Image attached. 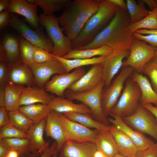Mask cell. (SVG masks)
I'll return each mask as SVG.
<instances>
[{
	"label": "cell",
	"instance_id": "cell-1",
	"mask_svg": "<svg viewBox=\"0 0 157 157\" xmlns=\"http://www.w3.org/2000/svg\"><path fill=\"white\" fill-rule=\"evenodd\" d=\"M130 18L127 10L118 7L109 23L88 44L77 49L83 50L108 47L113 51L129 50L135 38L129 31Z\"/></svg>",
	"mask_w": 157,
	"mask_h": 157
},
{
	"label": "cell",
	"instance_id": "cell-2",
	"mask_svg": "<svg viewBox=\"0 0 157 157\" xmlns=\"http://www.w3.org/2000/svg\"><path fill=\"white\" fill-rule=\"evenodd\" d=\"M99 0L71 1L58 17L65 35L72 41L80 34L85 24L98 9Z\"/></svg>",
	"mask_w": 157,
	"mask_h": 157
},
{
	"label": "cell",
	"instance_id": "cell-3",
	"mask_svg": "<svg viewBox=\"0 0 157 157\" xmlns=\"http://www.w3.org/2000/svg\"><path fill=\"white\" fill-rule=\"evenodd\" d=\"M99 1L98 10L87 21L77 37L72 41L73 49L90 43L114 17L118 7L109 0H100Z\"/></svg>",
	"mask_w": 157,
	"mask_h": 157
},
{
	"label": "cell",
	"instance_id": "cell-4",
	"mask_svg": "<svg viewBox=\"0 0 157 157\" xmlns=\"http://www.w3.org/2000/svg\"><path fill=\"white\" fill-rule=\"evenodd\" d=\"M40 24L46 29L53 43L51 53L55 56L63 57L73 50L72 40L66 35L59 25L58 18L53 15H47L43 13L39 16Z\"/></svg>",
	"mask_w": 157,
	"mask_h": 157
},
{
	"label": "cell",
	"instance_id": "cell-5",
	"mask_svg": "<svg viewBox=\"0 0 157 157\" xmlns=\"http://www.w3.org/2000/svg\"><path fill=\"white\" fill-rule=\"evenodd\" d=\"M125 85L119 99L110 112L111 116L117 115L122 118L128 117L135 113L138 108L142 97L139 85L130 77Z\"/></svg>",
	"mask_w": 157,
	"mask_h": 157
},
{
	"label": "cell",
	"instance_id": "cell-6",
	"mask_svg": "<svg viewBox=\"0 0 157 157\" xmlns=\"http://www.w3.org/2000/svg\"><path fill=\"white\" fill-rule=\"evenodd\" d=\"M104 87L105 83L102 81L95 88L88 92H75L67 89L65 92L64 96L72 100L80 101L85 105L90 110L91 116L94 119L102 124L109 125L102 106V94Z\"/></svg>",
	"mask_w": 157,
	"mask_h": 157
},
{
	"label": "cell",
	"instance_id": "cell-7",
	"mask_svg": "<svg viewBox=\"0 0 157 157\" xmlns=\"http://www.w3.org/2000/svg\"><path fill=\"white\" fill-rule=\"evenodd\" d=\"M157 49V47L135 38L130 47L129 54L123 61L122 67H130L137 73L142 74L145 66L152 60Z\"/></svg>",
	"mask_w": 157,
	"mask_h": 157
},
{
	"label": "cell",
	"instance_id": "cell-8",
	"mask_svg": "<svg viewBox=\"0 0 157 157\" xmlns=\"http://www.w3.org/2000/svg\"><path fill=\"white\" fill-rule=\"evenodd\" d=\"M9 25L33 45L40 47L50 53L52 52L53 44L41 28L35 30L31 28L17 14L13 13H10Z\"/></svg>",
	"mask_w": 157,
	"mask_h": 157
},
{
	"label": "cell",
	"instance_id": "cell-9",
	"mask_svg": "<svg viewBox=\"0 0 157 157\" xmlns=\"http://www.w3.org/2000/svg\"><path fill=\"white\" fill-rule=\"evenodd\" d=\"M122 119L130 127L143 134L149 135L157 142V121L153 114L140 103L135 113Z\"/></svg>",
	"mask_w": 157,
	"mask_h": 157
},
{
	"label": "cell",
	"instance_id": "cell-10",
	"mask_svg": "<svg viewBox=\"0 0 157 157\" xmlns=\"http://www.w3.org/2000/svg\"><path fill=\"white\" fill-rule=\"evenodd\" d=\"M134 71L133 68L130 67H123L110 85L107 88H103L101 104L104 113L107 118L109 115L110 110L117 103L118 99L124 88V84L126 80Z\"/></svg>",
	"mask_w": 157,
	"mask_h": 157
},
{
	"label": "cell",
	"instance_id": "cell-11",
	"mask_svg": "<svg viewBox=\"0 0 157 157\" xmlns=\"http://www.w3.org/2000/svg\"><path fill=\"white\" fill-rule=\"evenodd\" d=\"M61 119L66 140L94 143L99 131L91 129L77 122L72 121L61 113Z\"/></svg>",
	"mask_w": 157,
	"mask_h": 157
},
{
	"label": "cell",
	"instance_id": "cell-12",
	"mask_svg": "<svg viewBox=\"0 0 157 157\" xmlns=\"http://www.w3.org/2000/svg\"><path fill=\"white\" fill-rule=\"evenodd\" d=\"M86 73L84 68L80 67L75 69L70 73L55 75L46 83L45 89L58 97H64L66 90Z\"/></svg>",
	"mask_w": 157,
	"mask_h": 157
},
{
	"label": "cell",
	"instance_id": "cell-13",
	"mask_svg": "<svg viewBox=\"0 0 157 157\" xmlns=\"http://www.w3.org/2000/svg\"><path fill=\"white\" fill-rule=\"evenodd\" d=\"M29 67L33 73L35 83L40 87L45 86L53 75L67 73L63 64L56 58L41 63L33 62Z\"/></svg>",
	"mask_w": 157,
	"mask_h": 157
},
{
	"label": "cell",
	"instance_id": "cell-14",
	"mask_svg": "<svg viewBox=\"0 0 157 157\" xmlns=\"http://www.w3.org/2000/svg\"><path fill=\"white\" fill-rule=\"evenodd\" d=\"M103 63L91 65L88 71L79 79L73 83L67 89L75 92L90 91L102 81Z\"/></svg>",
	"mask_w": 157,
	"mask_h": 157
},
{
	"label": "cell",
	"instance_id": "cell-15",
	"mask_svg": "<svg viewBox=\"0 0 157 157\" xmlns=\"http://www.w3.org/2000/svg\"><path fill=\"white\" fill-rule=\"evenodd\" d=\"M19 38L7 34L0 44V60L6 62L10 66L22 63L19 51Z\"/></svg>",
	"mask_w": 157,
	"mask_h": 157
},
{
	"label": "cell",
	"instance_id": "cell-16",
	"mask_svg": "<svg viewBox=\"0 0 157 157\" xmlns=\"http://www.w3.org/2000/svg\"><path fill=\"white\" fill-rule=\"evenodd\" d=\"M129 53V50L115 51L107 56L103 63L102 81L105 83V88L110 85L114 77L122 67L123 60L127 58Z\"/></svg>",
	"mask_w": 157,
	"mask_h": 157
},
{
	"label": "cell",
	"instance_id": "cell-17",
	"mask_svg": "<svg viewBox=\"0 0 157 157\" xmlns=\"http://www.w3.org/2000/svg\"><path fill=\"white\" fill-rule=\"evenodd\" d=\"M95 144L66 140L59 152V157H93L97 150Z\"/></svg>",
	"mask_w": 157,
	"mask_h": 157
},
{
	"label": "cell",
	"instance_id": "cell-18",
	"mask_svg": "<svg viewBox=\"0 0 157 157\" xmlns=\"http://www.w3.org/2000/svg\"><path fill=\"white\" fill-rule=\"evenodd\" d=\"M113 118H108L109 122L124 133L131 140L138 150L147 149L153 145L154 142L144 134L130 127L117 115L111 116Z\"/></svg>",
	"mask_w": 157,
	"mask_h": 157
},
{
	"label": "cell",
	"instance_id": "cell-19",
	"mask_svg": "<svg viewBox=\"0 0 157 157\" xmlns=\"http://www.w3.org/2000/svg\"><path fill=\"white\" fill-rule=\"evenodd\" d=\"M60 115L61 113L52 110L45 118L44 129L46 136L51 138L56 142L59 152L66 140Z\"/></svg>",
	"mask_w": 157,
	"mask_h": 157
},
{
	"label": "cell",
	"instance_id": "cell-20",
	"mask_svg": "<svg viewBox=\"0 0 157 157\" xmlns=\"http://www.w3.org/2000/svg\"><path fill=\"white\" fill-rule=\"evenodd\" d=\"M7 10L10 13L23 16L26 21L36 29L40 27L39 16L37 6L25 0H11Z\"/></svg>",
	"mask_w": 157,
	"mask_h": 157
},
{
	"label": "cell",
	"instance_id": "cell-21",
	"mask_svg": "<svg viewBox=\"0 0 157 157\" xmlns=\"http://www.w3.org/2000/svg\"><path fill=\"white\" fill-rule=\"evenodd\" d=\"M46 123L45 119L34 124L28 131L30 145L29 152H38L41 155L50 147L49 143L43 138Z\"/></svg>",
	"mask_w": 157,
	"mask_h": 157
},
{
	"label": "cell",
	"instance_id": "cell-22",
	"mask_svg": "<svg viewBox=\"0 0 157 157\" xmlns=\"http://www.w3.org/2000/svg\"><path fill=\"white\" fill-rule=\"evenodd\" d=\"M45 89L33 86L24 87L20 101V106L40 103L48 105L54 97Z\"/></svg>",
	"mask_w": 157,
	"mask_h": 157
},
{
	"label": "cell",
	"instance_id": "cell-23",
	"mask_svg": "<svg viewBox=\"0 0 157 157\" xmlns=\"http://www.w3.org/2000/svg\"><path fill=\"white\" fill-rule=\"evenodd\" d=\"M51 110L58 113H86L91 115L90 109L82 103L75 104L72 100L64 97H54L48 104Z\"/></svg>",
	"mask_w": 157,
	"mask_h": 157
},
{
	"label": "cell",
	"instance_id": "cell-24",
	"mask_svg": "<svg viewBox=\"0 0 157 157\" xmlns=\"http://www.w3.org/2000/svg\"><path fill=\"white\" fill-rule=\"evenodd\" d=\"M8 81L27 86H33L35 83L34 76L30 67L22 62L10 66Z\"/></svg>",
	"mask_w": 157,
	"mask_h": 157
},
{
	"label": "cell",
	"instance_id": "cell-25",
	"mask_svg": "<svg viewBox=\"0 0 157 157\" xmlns=\"http://www.w3.org/2000/svg\"><path fill=\"white\" fill-rule=\"evenodd\" d=\"M109 131L115 139L118 153L127 157H135L138 150L129 137L113 125H110Z\"/></svg>",
	"mask_w": 157,
	"mask_h": 157
},
{
	"label": "cell",
	"instance_id": "cell-26",
	"mask_svg": "<svg viewBox=\"0 0 157 157\" xmlns=\"http://www.w3.org/2000/svg\"><path fill=\"white\" fill-rule=\"evenodd\" d=\"M139 85L141 92L140 103L154 104L157 107V93L152 87L147 77L142 74H139L134 71L130 76Z\"/></svg>",
	"mask_w": 157,
	"mask_h": 157
},
{
	"label": "cell",
	"instance_id": "cell-27",
	"mask_svg": "<svg viewBox=\"0 0 157 157\" xmlns=\"http://www.w3.org/2000/svg\"><path fill=\"white\" fill-rule=\"evenodd\" d=\"M24 86L8 81L4 93V106L8 112L18 110Z\"/></svg>",
	"mask_w": 157,
	"mask_h": 157
},
{
	"label": "cell",
	"instance_id": "cell-28",
	"mask_svg": "<svg viewBox=\"0 0 157 157\" xmlns=\"http://www.w3.org/2000/svg\"><path fill=\"white\" fill-rule=\"evenodd\" d=\"M95 144L97 150L102 152L107 157H113L118 153L116 143L109 131H99Z\"/></svg>",
	"mask_w": 157,
	"mask_h": 157
},
{
	"label": "cell",
	"instance_id": "cell-29",
	"mask_svg": "<svg viewBox=\"0 0 157 157\" xmlns=\"http://www.w3.org/2000/svg\"><path fill=\"white\" fill-rule=\"evenodd\" d=\"M18 110L35 124L45 119L52 110L48 105L38 103L20 106Z\"/></svg>",
	"mask_w": 157,
	"mask_h": 157
},
{
	"label": "cell",
	"instance_id": "cell-30",
	"mask_svg": "<svg viewBox=\"0 0 157 157\" xmlns=\"http://www.w3.org/2000/svg\"><path fill=\"white\" fill-rule=\"evenodd\" d=\"M113 51L107 46L83 50L73 49L69 53L63 57L66 59H88L97 56H107L111 54Z\"/></svg>",
	"mask_w": 157,
	"mask_h": 157
},
{
	"label": "cell",
	"instance_id": "cell-31",
	"mask_svg": "<svg viewBox=\"0 0 157 157\" xmlns=\"http://www.w3.org/2000/svg\"><path fill=\"white\" fill-rule=\"evenodd\" d=\"M63 114L69 119L89 128H94L98 131H109L110 125H107L97 121L90 114L78 113Z\"/></svg>",
	"mask_w": 157,
	"mask_h": 157
},
{
	"label": "cell",
	"instance_id": "cell-32",
	"mask_svg": "<svg viewBox=\"0 0 157 157\" xmlns=\"http://www.w3.org/2000/svg\"><path fill=\"white\" fill-rule=\"evenodd\" d=\"M107 56H99L88 59H68L63 57L55 56L65 67L67 73L73 69L84 66L102 63Z\"/></svg>",
	"mask_w": 157,
	"mask_h": 157
},
{
	"label": "cell",
	"instance_id": "cell-33",
	"mask_svg": "<svg viewBox=\"0 0 157 157\" xmlns=\"http://www.w3.org/2000/svg\"><path fill=\"white\" fill-rule=\"evenodd\" d=\"M71 0H27L29 3L38 6L44 15H50L63 9Z\"/></svg>",
	"mask_w": 157,
	"mask_h": 157
},
{
	"label": "cell",
	"instance_id": "cell-34",
	"mask_svg": "<svg viewBox=\"0 0 157 157\" xmlns=\"http://www.w3.org/2000/svg\"><path fill=\"white\" fill-rule=\"evenodd\" d=\"M127 10L131 20V23L137 22L147 16L151 11L147 9L142 0L138 1L137 3L134 0H126Z\"/></svg>",
	"mask_w": 157,
	"mask_h": 157
},
{
	"label": "cell",
	"instance_id": "cell-35",
	"mask_svg": "<svg viewBox=\"0 0 157 157\" xmlns=\"http://www.w3.org/2000/svg\"><path fill=\"white\" fill-rule=\"evenodd\" d=\"M141 29L157 30V8L151 11L149 15L140 21L130 23L128 28L129 31L133 33Z\"/></svg>",
	"mask_w": 157,
	"mask_h": 157
},
{
	"label": "cell",
	"instance_id": "cell-36",
	"mask_svg": "<svg viewBox=\"0 0 157 157\" xmlns=\"http://www.w3.org/2000/svg\"><path fill=\"white\" fill-rule=\"evenodd\" d=\"M10 124L19 130L28 133L33 123L19 110L9 112Z\"/></svg>",
	"mask_w": 157,
	"mask_h": 157
},
{
	"label": "cell",
	"instance_id": "cell-37",
	"mask_svg": "<svg viewBox=\"0 0 157 157\" xmlns=\"http://www.w3.org/2000/svg\"><path fill=\"white\" fill-rule=\"evenodd\" d=\"M19 48L22 62L29 66L34 62V45L22 38H19Z\"/></svg>",
	"mask_w": 157,
	"mask_h": 157
},
{
	"label": "cell",
	"instance_id": "cell-38",
	"mask_svg": "<svg viewBox=\"0 0 157 157\" xmlns=\"http://www.w3.org/2000/svg\"><path fill=\"white\" fill-rule=\"evenodd\" d=\"M3 139L11 149L18 151L21 157L29 153L30 141L28 138H5Z\"/></svg>",
	"mask_w": 157,
	"mask_h": 157
},
{
	"label": "cell",
	"instance_id": "cell-39",
	"mask_svg": "<svg viewBox=\"0 0 157 157\" xmlns=\"http://www.w3.org/2000/svg\"><path fill=\"white\" fill-rule=\"evenodd\" d=\"M28 138V134L18 129L11 124L0 128V139L5 138Z\"/></svg>",
	"mask_w": 157,
	"mask_h": 157
},
{
	"label": "cell",
	"instance_id": "cell-40",
	"mask_svg": "<svg viewBox=\"0 0 157 157\" xmlns=\"http://www.w3.org/2000/svg\"><path fill=\"white\" fill-rule=\"evenodd\" d=\"M34 52L33 59L36 63H41L53 60L56 58L51 53L42 48L34 45Z\"/></svg>",
	"mask_w": 157,
	"mask_h": 157
},
{
	"label": "cell",
	"instance_id": "cell-41",
	"mask_svg": "<svg viewBox=\"0 0 157 157\" xmlns=\"http://www.w3.org/2000/svg\"><path fill=\"white\" fill-rule=\"evenodd\" d=\"M142 73L149 76L152 88L157 93V63L152 60L150 61L145 66Z\"/></svg>",
	"mask_w": 157,
	"mask_h": 157
},
{
	"label": "cell",
	"instance_id": "cell-42",
	"mask_svg": "<svg viewBox=\"0 0 157 157\" xmlns=\"http://www.w3.org/2000/svg\"><path fill=\"white\" fill-rule=\"evenodd\" d=\"M57 152H59V151L57 149L56 142L54 141L49 148L41 155L38 152H30L22 157H50Z\"/></svg>",
	"mask_w": 157,
	"mask_h": 157
},
{
	"label": "cell",
	"instance_id": "cell-43",
	"mask_svg": "<svg viewBox=\"0 0 157 157\" xmlns=\"http://www.w3.org/2000/svg\"><path fill=\"white\" fill-rule=\"evenodd\" d=\"M133 34L135 38L147 42L152 46L157 47V34H150L145 35L133 32Z\"/></svg>",
	"mask_w": 157,
	"mask_h": 157
},
{
	"label": "cell",
	"instance_id": "cell-44",
	"mask_svg": "<svg viewBox=\"0 0 157 157\" xmlns=\"http://www.w3.org/2000/svg\"><path fill=\"white\" fill-rule=\"evenodd\" d=\"M10 66L6 62L0 61V85H5L8 81Z\"/></svg>",
	"mask_w": 157,
	"mask_h": 157
},
{
	"label": "cell",
	"instance_id": "cell-45",
	"mask_svg": "<svg viewBox=\"0 0 157 157\" xmlns=\"http://www.w3.org/2000/svg\"><path fill=\"white\" fill-rule=\"evenodd\" d=\"M135 157H157V142L147 149L138 150Z\"/></svg>",
	"mask_w": 157,
	"mask_h": 157
},
{
	"label": "cell",
	"instance_id": "cell-46",
	"mask_svg": "<svg viewBox=\"0 0 157 157\" xmlns=\"http://www.w3.org/2000/svg\"><path fill=\"white\" fill-rule=\"evenodd\" d=\"M10 123L9 112L7 110L4 106H0V127Z\"/></svg>",
	"mask_w": 157,
	"mask_h": 157
},
{
	"label": "cell",
	"instance_id": "cell-47",
	"mask_svg": "<svg viewBox=\"0 0 157 157\" xmlns=\"http://www.w3.org/2000/svg\"><path fill=\"white\" fill-rule=\"evenodd\" d=\"M10 13L6 10L0 13V29H2L9 24Z\"/></svg>",
	"mask_w": 157,
	"mask_h": 157
},
{
	"label": "cell",
	"instance_id": "cell-48",
	"mask_svg": "<svg viewBox=\"0 0 157 157\" xmlns=\"http://www.w3.org/2000/svg\"><path fill=\"white\" fill-rule=\"evenodd\" d=\"M11 150L3 139H0V157H5Z\"/></svg>",
	"mask_w": 157,
	"mask_h": 157
},
{
	"label": "cell",
	"instance_id": "cell-49",
	"mask_svg": "<svg viewBox=\"0 0 157 157\" xmlns=\"http://www.w3.org/2000/svg\"><path fill=\"white\" fill-rule=\"evenodd\" d=\"M113 3L119 8L126 10H127V8L126 1L124 0H109Z\"/></svg>",
	"mask_w": 157,
	"mask_h": 157
},
{
	"label": "cell",
	"instance_id": "cell-50",
	"mask_svg": "<svg viewBox=\"0 0 157 157\" xmlns=\"http://www.w3.org/2000/svg\"><path fill=\"white\" fill-rule=\"evenodd\" d=\"M142 105L153 114L157 121V107L154 106L152 104L150 103L145 104Z\"/></svg>",
	"mask_w": 157,
	"mask_h": 157
},
{
	"label": "cell",
	"instance_id": "cell-51",
	"mask_svg": "<svg viewBox=\"0 0 157 157\" xmlns=\"http://www.w3.org/2000/svg\"><path fill=\"white\" fill-rule=\"evenodd\" d=\"M11 0H0V13L7 10Z\"/></svg>",
	"mask_w": 157,
	"mask_h": 157
},
{
	"label": "cell",
	"instance_id": "cell-52",
	"mask_svg": "<svg viewBox=\"0 0 157 157\" xmlns=\"http://www.w3.org/2000/svg\"><path fill=\"white\" fill-rule=\"evenodd\" d=\"M147 4L152 11L157 8V2L156 0H142Z\"/></svg>",
	"mask_w": 157,
	"mask_h": 157
},
{
	"label": "cell",
	"instance_id": "cell-53",
	"mask_svg": "<svg viewBox=\"0 0 157 157\" xmlns=\"http://www.w3.org/2000/svg\"><path fill=\"white\" fill-rule=\"evenodd\" d=\"M135 32L141 34H157V30H148L146 29H141L135 31Z\"/></svg>",
	"mask_w": 157,
	"mask_h": 157
},
{
	"label": "cell",
	"instance_id": "cell-54",
	"mask_svg": "<svg viewBox=\"0 0 157 157\" xmlns=\"http://www.w3.org/2000/svg\"><path fill=\"white\" fill-rule=\"evenodd\" d=\"M9 157H21L19 152L16 150L11 149L7 155Z\"/></svg>",
	"mask_w": 157,
	"mask_h": 157
},
{
	"label": "cell",
	"instance_id": "cell-55",
	"mask_svg": "<svg viewBox=\"0 0 157 157\" xmlns=\"http://www.w3.org/2000/svg\"><path fill=\"white\" fill-rule=\"evenodd\" d=\"M93 157H107L101 151L97 150L95 152Z\"/></svg>",
	"mask_w": 157,
	"mask_h": 157
},
{
	"label": "cell",
	"instance_id": "cell-56",
	"mask_svg": "<svg viewBox=\"0 0 157 157\" xmlns=\"http://www.w3.org/2000/svg\"><path fill=\"white\" fill-rule=\"evenodd\" d=\"M152 60L157 63V49L155 51Z\"/></svg>",
	"mask_w": 157,
	"mask_h": 157
},
{
	"label": "cell",
	"instance_id": "cell-57",
	"mask_svg": "<svg viewBox=\"0 0 157 157\" xmlns=\"http://www.w3.org/2000/svg\"><path fill=\"white\" fill-rule=\"evenodd\" d=\"M113 157H127L122 155L119 153L116 154Z\"/></svg>",
	"mask_w": 157,
	"mask_h": 157
},
{
	"label": "cell",
	"instance_id": "cell-58",
	"mask_svg": "<svg viewBox=\"0 0 157 157\" xmlns=\"http://www.w3.org/2000/svg\"><path fill=\"white\" fill-rule=\"evenodd\" d=\"M58 153L59 152H57L55 153L50 157H58Z\"/></svg>",
	"mask_w": 157,
	"mask_h": 157
},
{
	"label": "cell",
	"instance_id": "cell-59",
	"mask_svg": "<svg viewBox=\"0 0 157 157\" xmlns=\"http://www.w3.org/2000/svg\"><path fill=\"white\" fill-rule=\"evenodd\" d=\"M9 157L7 155H6V156L5 157Z\"/></svg>",
	"mask_w": 157,
	"mask_h": 157
},
{
	"label": "cell",
	"instance_id": "cell-60",
	"mask_svg": "<svg viewBox=\"0 0 157 157\" xmlns=\"http://www.w3.org/2000/svg\"><path fill=\"white\" fill-rule=\"evenodd\" d=\"M156 0V1L157 2V0Z\"/></svg>",
	"mask_w": 157,
	"mask_h": 157
}]
</instances>
